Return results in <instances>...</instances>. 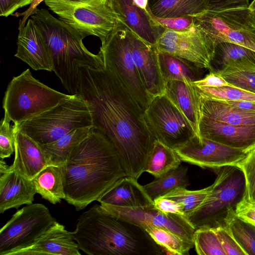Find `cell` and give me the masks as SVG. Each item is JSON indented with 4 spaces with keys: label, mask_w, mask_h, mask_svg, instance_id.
I'll return each instance as SVG.
<instances>
[{
    "label": "cell",
    "mask_w": 255,
    "mask_h": 255,
    "mask_svg": "<svg viewBox=\"0 0 255 255\" xmlns=\"http://www.w3.org/2000/svg\"><path fill=\"white\" fill-rule=\"evenodd\" d=\"M56 222L45 205H26L0 229V255H11L31 246Z\"/></svg>",
    "instance_id": "cell-10"
},
{
    "label": "cell",
    "mask_w": 255,
    "mask_h": 255,
    "mask_svg": "<svg viewBox=\"0 0 255 255\" xmlns=\"http://www.w3.org/2000/svg\"><path fill=\"white\" fill-rule=\"evenodd\" d=\"M241 63L255 64V52L237 44L222 42L215 45L208 70L209 72L219 73Z\"/></svg>",
    "instance_id": "cell-26"
},
{
    "label": "cell",
    "mask_w": 255,
    "mask_h": 255,
    "mask_svg": "<svg viewBox=\"0 0 255 255\" xmlns=\"http://www.w3.org/2000/svg\"><path fill=\"white\" fill-rule=\"evenodd\" d=\"M227 103L242 110L255 112V102L251 101L224 100Z\"/></svg>",
    "instance_id": "cell-49"
},
{
    "label": "cell",
    "mask_w": 255,
    "mask_h": 255,
    "mask_svg": "<svg viewBox=\"0 0 255 255\" xmlns=\"http://www.w3.org/2000/svg\"><path fill=\"white\" fill-rule=\"evenodd\" d=\"M52 89L35 79L29 69L13 77L3 99L4 115L16 127L71 97Z\"/></svg>",
    "instance_id": "cell-7"
},
{
    "label": "cell",
    "mask_w": 255,
    "mask_h": 255,
    "mask_svg": "<svg viewBox=\"0 0 255 255\" xmlns=\"http://www.w3.org/2000/svg\"><path fill=\"white\" fill-rule=\"evenodd\" d=\"M14 158L10 169L32 180L40 171L50 165L39 143L24 133L16 131Z\"/></svg>",
    "instance_id": "cell-20"
},
{
    "label": "cell",
    "mask_w": 255,
    "mask_h": 255,
    "mask_svg": "<svg viewBox=\"0 0 255 255\" xmlns=\"http://www.w3.org/2000/svg\"><path fill=\"white\" fill-rule=\"evenodd\" d=\"M188 168L180 165L143 187L153 200L162 197L171 190L179 187L186 188L190 185L187 175Z\"/></svg>",
    "instance_id": "cell-32"
},
{
    "label": "cell",
    "mask_w": 255,
    "mask_h": 255,
    "mask_svg": "<svg viewBox=\"0 0 255 255\" xmlns=\"http://www.w3.org/2000/svg\"><path fill=\"white\" fill-rule=\"evenodd\" d=\"M153 201L154 207L163 212L184 215L182 205L174 200L160 197Z\"/></svg>",
    "instance_id": "cell-45"
},
{
    "label": "cell",
    "mask_w": 255,
    "mask_h": 255,
    "mask_svg": "<svg viewBox=\"0 0 255 255\" xmlns=\"http://www.w3.org/2000/svg\"><path fill=\"white\" fill-rule=\"evenodd\" d=\"M200 96L201 116L234 126H255V112L241 109L224 100Z\"/></svg>",
    "instance_id": "cell-25"
},
{
    "label": "cell",
    "mask_w": 255,
    "mask_h": 255,
    "mask_svg": "<svg viewBox=\"0 0 255 255\" xmlns=\"http://www.w3.org/2000/svg\"><path fill=\"white\" fill-rule=\"evenodd\" d=\"M193 84L198 87L218 88L230 85L220 75L209 72L200 80L194 82Z\"/></svg>",
    "instance_id": "cell-47"
},
{
    "label": "cell",
    "mask_w": 255,
    "mask_h": 255,
    "mask_svg": "<svg viewBox=\"0 0 255 255\" xmlns=\"http://www.w3.org/2000/svg\"><path fill=\"white\" fill-rule=\"evenodd\" d=\"M158 59L165 83L169 80L193 83L203 78L205 69L186 60L162 52L158 53Z\"/></svg>",
    "instance_id": "cell-27"
},
{
    "label": "cell",
    "mask_w": 255,
    "mask_h": 255,
    "mask_svg": "<svg viewBox=\"0 0 255 255\" xmlns=\"http://www.w3.org/2000/svg\"><path fill=\"white\" fill-rule=\"evenodd\" d=\"M32 181L36 193L50 203L55 205L65 199L63 178L59 166H46Z\"/></svg>",
    "instance_id": "cell-29"
},
{
    "label": "cell",
    "mask_w": 255,
    "mask_h": 255,
    "mask_svg": "<svg viewBox=\"0 0 255 255\" xmlns=\"http://www.w3.org/2000/svg\"><path fill=\"white\" fill-rule=\"evenodd\" d=\"M238 166L243 170L245 176L247 197L250 202L255 203V147Z\"/></svg>",
    "instance_id": "cell-41"
},
{
    "label": "cell",
    "mask_w": 255,
    "mask_h": 255,
    "mask_svg": "<svg viewBox=\"0 0 255 255\" xmlns=\"http://www.w3.org/2000/svg\"><path fill=\"white\" fill-rule=\"evenodd\" d=\"M100 205L108 213L119 219L142 228L147 225L162 228L194 244L193 237L196 229L184 215L164 213L154 205L130 208Z\"/></svg>",
    "instance_id": "cell-15"
},
{
    "label": "cell",
    "mask_w": 255,
    "mask_h": 255,
    "mask_svg": "<svg viewBox=\"0 0 255 255\" xmlns=\"http://www.w3.org/2000/svg\"><path fill=\"white\" fill-rule=\"evenodd\" d=\"M59 18L78 32L105 41L122 21L112 0H45Z\"/></svg>",
    "instance_id": "cell-8"
},
{
    "label": "cell",
    "mask_w": 255,
    "mask_h": 255,
    "mask_svg": "<svg viewBox=\"0 0 255 255\" xmlns=\"http://www.w3.org/2000/svg\"><path fill=\"white\" fill-rule=\"evenodd\" d=\"M148 5L159 17L195 16L207 9L208 0H149Z\"/></svg>",
    "instance_id": "cell-30"
},
{
    "label": "cell",
    "mask_w": 255,
    "mask_h": 255,
    "mask_svg": "<svg viewBox=\"0 0 255 255\" xmlns=\"http://www.w3.org/2000/svg\"><path fill=\"white\" fill-rule=\"evenodd\" d=\"M225 228L236 241L246 255H255V226L231 211L226 220Z\"/></svg>",
    "instance_id": "cell-33"
},
{
    "label": "cell",
    "mask_w": 255,
    "mask_h": 255,
    "mask_svg": "<svg viewBox=\"0 0 255 255\" xmlns=\"http://www.w3.org/2000/svg\"><path fill=\"white\" fill-rule=\"evenodd\" d=\"M249 9L252 11H255V0H254L249 5Z\"/></svg>",
    "instance_id": "cell-53"
},
{
    "label": "cell",
    "mask_w": 255,
    "mask_h": 255,
    "mask_svg": "<svg viewBox=\"0 0 255 255\" xmlns=\"http://www.w3.org/2000/svg\"><path fill=\"white\" fill-rule=\"evenodd\" d=\"M91 111L93 127L114 146L127 176L144 172L155 140L138 106L115 73L104 64L81 66L78 93Z\"/></svg>",
    "instance_id": "cell-1"
},
{
    "label": "cell",
    "mask_w": 255,
    "mask_h": 255,
    "mask_svg": "<svg viewBox=\"0 0 255 255\" xmlns=\"http://www.w3.org/2000/svg\"><path fill=\"white\" fill-rule=\"evenodd\" d=\"M236 213L242 219L255 226V203L250 202L247 197L239 204Z\"/></svg>",
    "instance_id": "cell-44"
},
{
    "label": "cell",
    "mask_w": 255,
    "mask_h": 255,
    "mask_svg": "<svg viewBox=\"0 0 255 255\" xmlns=\"http://www.w3.org/2000/svg\"><path fill=\"white\" fill-rule=\"evenodd\" d=\"M200 136L226 145L249 151L255 147V126H234L201 116Z\"/></svg>",
    "instance_id": "cell-18"
},
{
    "label": "cell",
    "mask_w": 255,
    "mask_h": 255,
    "mask_svg": "<svg viewBox=\"0 0 255 255\" xmlns=\"http://www.w3.org/2000/svg\"><path fill=\"white\" fill-rule=\"evenodd\" d=\"M3 159L0 158V175L6 172L9 170L10 166H8L5 161L3 160Z\"/></svg>",
    "instance_id": "cell-51"
},
{
    "label": "cell",
    "mask_w": 255,
    "mask_h": 255,
    "mask_svg": "<svg viewBox=\"0 0 255 255\" xmlns=\"http://www.w3.org/2000/svg\"><path fill=\"white\" fill-rule=\"evenodd\" d=\"M122 21L146 42L156 46L165 30L157 26L145 10L135 5L132 0H112Z\"/></svg>",
    "instance_id": "cell-23"
},
{
    "label": "cell",
    "mask_w": 255,
    "mask_h": 255,
    "mask_svg": "<svg viewBox=\"0 0 255 255\" xmlns=\"http://www.w3.org/2000/svg\"><path fill=\"white\" fill-rule=\"evenodd\" d=\"M18 30L14 56L34 70L53 71L49 48L43 33L34 20L29 18L25 25Z\"/></svg>",
    "instance_id": "cell-17"
},
{
    "label": "cell",
    "mask_w": 255,
    "mask_h": 255,
    "mask_svg": "<svg viewBox=\"0 0 255 255\" xmlns=\"http://www.w3.org/2000/svg\"><path fill=\"white\" fill-rule=\"evenodd\" d=\"M33 0H0V15L7 17L18 9L30 4Z\"/></svg>",
    "instance_id": "cell-46"
},
{
    "label": "cell",
    "mask_w": 255,
    "mask_h": 255,
    "mask_svg": "<svg viewBox=\"0 0 255 255\" xmlns=\"http://www.w3.org/2000/svg\"><path fill=\"white\" fill-rule=\"evenodd\" d=\"M37 193L32 180L9 169L0 175V213L32 203Z\"/></svg>",
    "instance_id": "cell-22"
},
{
    "label": "cell",
    "mask_w": 255,
    "mask_h": 255,
    "mask_svg": "<svg viewBox=\"0 0 255 255\" xmlns=\"http://www.w3.org/2000/svg\"><path fill=\"white\" fill-rule=\"evenodd\" d=\"M143 118L155 139L174 150L196 135L188 120L164 94L152 99Z\"/></svg>",
    "instance_id": "cell-12"
},
{
    "label": "cell",
    "mask_w": 255,
    "mask_h": 255,
    "mask_svg": "<svg viewBox=\"0 0 255 255\" xmlns=\"http://www.w3.org/2000/svg\"><path fill=\"white\" fill-rule=\"evenodd\" d=\"M249 4V0H208L207 9L220 10L247 7Z\"/></svg>",
    "instance_id": "cell-43"
},
{
    "label": "cell",
    "mask_w": 255,
    "mask_h": 255,
    "mask_svg": "<svg viewBox=\"0 0 255 255\" xmlns=\"http://www.w3.org/2000/svg\"><path fill=\"white\" fill-rule=\"evenodd\" d=\"M164 94L188 120L196 135L200 136L201 98L196 87L192 83L169 80L166 82Z\"/></svg>",
    "instance_id": "cell-24"
},
{
    "label": "cell",
    "mask_w": 255,
    "mask_h": 255,
    "mask_svg": "<svg viewBox=\"0 0 255 255\" xmlns=\"http://www.w3.org/2000/svg\"><path fill=\"white\" fill-rule=\"evenodd\" d=\"M128 35L133 59L145 89L152 98L164 94L166 83L161 72L156 46L140 38L129 28Z\"/></svg>",
    "instance_id": "cell-16"
},
{
    "label": "cell",
    "mask_w": 255,
    "mask_h": 255,
    "mask_svg": "<svg viewBox=\"0 0 255 255\" xmlns=\"http://www.w3.org/2000/svg\"><path fill=\"white\" fill-rule=\"evenodd\" d=\"M43 0H33L30 4L29 7L25 11L21 13H15L14 15L17 16H21L22 18L19 20L18 29L22 28L26 24L28 19L33 14L37 6Z\"/></svg>",
    "instance_id": "cell-48"
},
{
    "label": "cell",
    "mask_w": 255,
    "mask_h": 255,
    "mask_svg": "<svg viewBox=\"0 0 255 255\" xmlns=\"http://www.w3.org/2000/svg\"><path fill=\"white\" fill-rule=\"evenodd\" d=\"M92 128H75L54 142L40 145L50 165L59 167L63 165L75 148L89 135Z\"/></svg>",
    "instance_id": "cell-28"
},
{
    "label": "cell",
    "mask_w": 255,
    "mask_h": 255,
    "mask_svg": "<svg viewBox=\"0 0 255 255\" xmlns=\"http://www.w3.org/2000/svg\"><path fill=\"white\" fill-rule=\"evenodd\" d=\"M194 23L211 37L215 45L228 42L255 52V28L249 6L220 10L206 9L195 15Z\"/></svg>",
    "instance_id": "cell-11"
},
{
    "label": "cell",
    "mask_w": 255,
    "mask_h": 255,
    "mask_svg": "<svg viewBox=\"0 0 255 255\" xmlns=\"http://www.w3.org/2000/svg\"><path fill=\"white\" fill-rule=\"evenodd\" d=\"M79 250L71 232L57 222L31 246L11 255H80Z\"/></svg>",
    "instance_id": "cell-19"
},
{
    "label": "cell",
    "mask_w": 255,
    "mask_h": 255,
    "mask_svg": "<svg viewBox=\"0 0 255 255\" xmlns=\"http://www.w3.org/2000/svg\"><path fill=\"white\" fill-rule=\"evenodd\" d=\"M145 11L157 26L164 29L184 30L190 28L194 23V17L192 16L177 17L157 16L152 12L149 5H147Z\"/></svg>",
    "instance_id": "cell-40"
},
{
    "label": "cell",
    "mask_w": 255,
    "mask_h": 255,
    "mask_svg": "<svg viewBox=\"0 0 255 255\" xmlns=\"http://www.w3.org/2000/svg\"><path fill=\"white\" fill-rule=\"evenodd\" d=\"M99 52L104 64L112 70L134 101L144 112L152 98L145 89L134 62L128 28L121 21L104 42Z\"/></svg>",
    "instance_id": "cell-9"
},
{
    "label": "cell",
    "mask_w": 255,
    "mask_h": 255,
    "mask_svg": "<svg viewBox=\"0 0 255 255\" xmlns=\"http://www.w3.org/2000/svg\"><path fill=\"white\" fill-rule=\"evenodd\" d=\"M143 228L167 255H189L190 249L194 247V244L163 228L151 225Z\"/></svg>",
    "instance_id": "cell-34"
},
{
    "label": "cell",
    "mask_w": 255,
    "mask_h": 255,
    "mask_svg": "<svg viewBox=\"0 0 255 255\" xmlns=\"http://www.w3.org/2000/svg\"><path fill=\"white\" fill-rule=\"evenodd\" d=\"M193 243L196 252L199 255H226L213 228L196 229L194 233Z\"/></svg>",
    "instance_id": "cell-37"
},
{
    "label": "cell",
    "mask_w": 255,
    "mask_h": 255,
    "mask_svg": "<svg viewBox=\"0 0 255 255\" xmlns=\"http://www.w3.org/2000/svg\"><path fill=\"white\" fill-rule=\"evenodd\" d=\"M217 176L206 199L188 219L195 228H225L229 213L247 197L245 176L238 165L215 169Z\"/></svg>",
    "instance_id": "cell-5"
},
{
    "label": "cell",
    "mask_w": 255,
    "mask_h": 255,
    "mask_svg": "<svg viewBox=\"0 0 255 255\" xmlns=\"http://www.w3.org/2000/svg\"><path fill=\"white\" fill-rule=\"evenodd\" d=\"M11 120L5 115L0 124V157L4 159L9 157L14 152L15 138L16 131L11 126Z\"/></svg>",
    "instance_id": "cell-39"
},
{
    "label": "cell",
    "mask_w": 255,
    "mask_h": 255,
    "mask_svg": "<svg viewBox=\"0 0 255 255\" xmlns=\"http://www.w3.org/2000/svg\"><path fill=\"white\" fill-rule=\"evenodd\" d=\"M250 16L252 23L255 28V11H252L250 10Z\"/></svg>",
    "instance_id": "cell-52"
},
{
    "label": "cell",
    "mask_w": 255,
    "mask_h": 255,
    "mask_svg": "<svg viewBox=\"0 0 255 255\" xmlns=\"http://www.w3.org/2000/svg\"><path fill=\"white\" fill-rule=\"evenodd\" d=\"M97 201L101 204L130 208L154 205L143 185L129 176L119 179Z\"/></svg>",
    "instance_id": "cell-21"
},
{
    "label": "cell",
    "mask_w": 255,
    "mask_h": 255,
    "mask_svg": "<svg viewBox=\"0 0 255 255\" xmlns=\"http://www.w3.org/2000/svg\"><path fill=\"white\" fill-rule=\"evenodd\" d=\"M175 150L182 161L214 169L229 165H238L250 151L196 135Z\"/></svg>",
    "instance_id": "cell-14"
},
{
    "label": "cell",
    "mask_w": 255,
    "mask_h": 255,
    "mask_svg": "<svg viewBox=\"0 0 255 255\" xmlns=\"http://www.w3.org/2000/svg\"><path fill=\"white\" fill-rule=\"evenodd\" d=\"M214 229L226 255H246L225 228L219 227Z\"/></svg>",
    "instance_id": "cell-42"
},
{
    "label": "cell",
    "mask_w": 255,
    "mask_h": 255,
    "mask_svg": "<svg viewBox=\"0 0 255 255\" xmlns=\"http://www.w3.org/2000/svg\"><path fill=\"white\" fill-rule=\"evenodd\" d=\"M215 46L211 37L195 23L186 29H165L156 45L159 52L182 58L207 69Z\"/></svg>",
    "instance_id": "cell-13"
},
{
    "label": "cell",
    "mask_w": 255,
    "mask_h": 255,
    "mask_svg": "<svg viewBox=\"0 0 255 255\" xmlns=\"http://www.w3.org/2000/svg\"><path fill=\"white\" fill-rule=\"evenodd\" d=\"M30 18L45 38L52 58L53 71L70 94H78L79 68L102 66L101 54L89 51L83 43L86 35L47 9L37 8Z\"/></svg>",
    "instance_id": "cell-4"
},
{
    "label": "cell",
    "mask_w": 255,
    "mask_h": 255,
    "mask_svg": "<svg viewBox=\"0 0 255 255\" xmlns=\"http://www.w3.org/2000/svg\"><path fill=\"white\" fill-rule=\"evenodd\" d=\"M195 86L200 96L203 97L222 100L255 102V94L230 85L218 88Z\"/></svg>",
    "instance_id": "cell-38"
},
{
    "label": "cell",
    "mask_w": 255,
    "mask_h": 255,
    "mask_svg": "<svg viewBox=\"0 0 255 255\" xmlns=\"http://www.w3.org/2000/svg\"><path fill=\"white\" fill-rule=\"evenodd\" d=\"M59 167L64 200L77 211L97 201L116 181L127 176L112 143L93 127Z\"/></svg>",
    "instance_id": "cell-2"
},
{
    "label": "cell",
    "mask_w": 255,
    "mask_h": 255,
    "mask_svg": "<svg viewBox=\"0 0 255 255\" xmlns=\"http://www.w3.org/2000/svg\"><path fill=\"white\" fill-rule=\"evenodd\" d=\"M71 233L89 255H167L143 228L114 216L101 205L83 212Z\"/></svg>",
    "instance_id": "cell-3"
},
{
    "label": "cell",
    "mask_w": 255,
    "mask_h": 255,
    "mask_svg": "<svg viewBox=\"0 0 255 255\" xmlns=\"http://www.w3.org/2000/svg\"><path fill=\"white\" fill-rule=\"evenodd\" d=\"M149 0H132L133 3L139 8L145 10L148 5Z\"/></svg>",
    "instance_id": "cell-50"
},
{
    "label": "cell",
    "mask_w": 255,
    "mask_h": 255,
    "mask_svg": "<svg viewBox=\"0 0 255 255\" xmlns=\"http://www.w3.org/2000/svg\"><path fill=\"white\" fill-rule=\"evenodd\" d=\"M233 86L255 94V64L241 63L232 65L217 73Z\"/></svg>",
    "instance_id": "cell-35"
},
{
    "label": "cell",
    "mask_w": 255,
    "mask_h": 255,
    "mask_svg": "<svg viewBox=\"0 0 255 255\" xmlns=\"http://www.w3.org/2000/svg\"><path fill=\"white\" fill-rule=\"evenodd\" d=\"M92 126L89 107L78 94L13 127L16 131L24 133L43 145L56 141L74 129Z\"/></svg>",
    "instance_id": "cell-6"
},
{
    "label": "cell",
    "mask_w": 255,
    "mask_h": 255,
    "mask_svg": "<svg viewBox=\"0 0 255 255\" xmlns=\"http://www.w3.org/2000/svg\"><path fill=\"white\" fill-rule=\"evenodd\" d=\"M181 161L174 149L155 140L144 172L158 178L179 167Z\"/></svg>",
    "instance_id": "cell-31"
},
{
    "label": "cell",
    "mask_w": 255,
    "mask_h": 255,
    "mask_svg": "<svg viewBox=\"0 0 255 255\" xmlns=\"http://www.w3.org/2000/svg\"><path fill=\"white\" fill-rule=\"evenodd\" d=\"M212 188V185L198 190H189L186 188H176L162 197L174 200L180 203L183 213L187 218L203 204Z\"/></svg>",
    "instance_id": "cell-36"
}]
</instances>
